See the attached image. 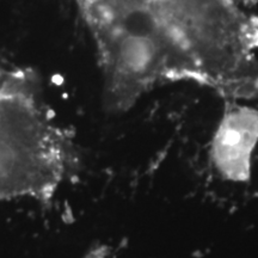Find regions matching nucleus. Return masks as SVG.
I'll return each instance as SVG.
<instances>
[{
    "mask_svg": "<svg viewBox=\"0 0 258 258\" xmlns=\"http://www.w3.org/2000/svg\"><path fill=\"white\" fill-rule=\"evenodd\" d=\"M84 258H109V251L104 245H97L92 247Z\"/></svg>",
    "mask_w": 258,
    "mask_h": 258,
    "instance_id": "nucleus-3",
    "label": "nucleus"
},
{
    "mask_svg": "<svg viewBox=\"0 0 258 258\" xmlns=\"http://www.w3.org/2000/svg\"><path fill=\"white\" fill-rule=\"evenodd\" d=\"M70 159L66 135L38 103L30 77L0 93V202H48Z\"/></svg>",
    "mask_w": 258,
    "mask_h": 258,
    "instance_id": "nucleus-1",
    "label": "nucleus"
},
{
    "mask_svg": "<svg viewBox=\"0 0 258 258\" xmlns=\"http://www.w3.org/2000/svg\"><path fill=\"white\" fill-rule=\"evenodd\" d=\"M238 102L226 101L211 140L209 159L224 180L246 183L258 145V109Z\"/></svg>",
    "mask_w": 258,
    "mask_h": 258,
    "instance_id": "nucleus-2",
    "label": "nucleus"
}]
</instances>
